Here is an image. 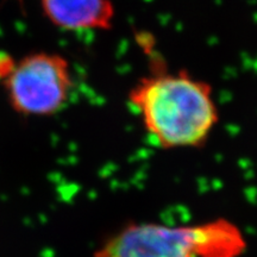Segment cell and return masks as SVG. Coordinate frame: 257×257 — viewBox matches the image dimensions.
Segmentation results:
<instances>
[{"label": "cell", "mask_w": 257, "mask_h": 257, "mask_svg": "<svg viewBox=\"0 0 257 257\" xmlns=\"http://www.w3.org/2000/svg\"><path fill=\"white\" fill-rule=\"evenodd\" d=\"M48 21L66 31L107 30L114 18L112 0H40Z\"/></svg>", "instance_id": "cell-4"}, {"label": "cell", "mask_w": 257, "mask_h": 257, "mask_svg": "<svg viewBox=\"0 0 257 257\" xmlns=\"http://www.w3.org/2000/svg\"><path fill=\"white\" fill-rule=\"evenodd\" d=\"M127 98L148 135L166 149L200 147L218 123L212 87L185 72L142 78Z\"/></svg>", "instance_id": "cell-1"}, {"label": "cell", "mask_w": 257, "mask_h": 257, "mask_svg": "<svg viewBox=\"0 0 257 257\" xmlns=\"http://www.w3.org/2000/svg\"><path fill=\"white\" fill-rule=\"evenodd\" d=\"M10 106L27 117H49L67 105L74 82L68 60L55 53H34L15 62L4 78Z\"/></svg>", "instance_id": "cell-3"}, {"label": "cell", "mask_w": 257, "mask_h": 257, "mask_svg": "<svg viewBox=\"0 0 257 257\" xmlns=\"http://www.w3.org/2000/svg\"><path fill=\"white\" fill-rule=\"evenodd\" d=\"M244 248L238 229L225 220L189 227L146 223L115 232L94 257H237Z\"/></svg>", "instance_id": "cell-2"}]
</instances>
